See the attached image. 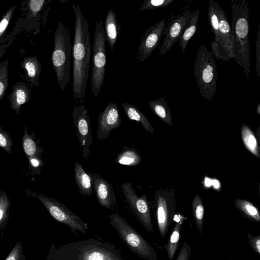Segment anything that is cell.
<instances>
[{
	"label": "cell",
	"instance_id": "cell-1",
	"mask_svg": "<svg viewBox=\"0 0 260 260\" xmlns=\"http://www.w3.org/2000/svg\"><path fill=\"white\" fill-rule=\"evenodd\" d=\"M75 16V34L72 54L73 96L75 100L84 101L88 79L91 55L89 23L80 6L72 5Z\"/></svg>",
	"mask_w": 260,
	"mask_h": 260
},
{
	"label": "cell",
	"instance_id": "cell-2",
	"mask_svg": "<svg viewBox=\"0 0 260 260\" xmlns=\"http://www.w3.org/2000/svg\"><path fill=\"white\" fill-rule=\"evenodd\" d=\"M47 260H125L113 244L90 238L51 248Z\"/></svg>",
	"mask_w": 260,
	"mask_h": 260
},
{
	"label": "cell",
	"instance_id": "cell-3",
	"mask_svg": "<svg viewBox=\"0 0 260 260\" xmlns=\"http://www.w3.org/2000/svg\"><path fill=\"white\" fill-rule=\"evenodd\" d=\"M231 32L234 39V58L247 78L250 73L249 41V10L245 0L231 1Z\"/></svg>",
	"mask_w": 260,
	"mask_h": 260
},
{
	"label": "cell",
	"instance_id": "cell-4",
	"mask_svg": "<svg viewBox=\"0 0 260 260\" xmlns=\"http://www.w3.org/2000/svg\"><path fill=\"white\" fill-rule=\"evenodd\" d=\"M72 48L70 30L60 21L54 34L51 61L59 88L65 91L70 82Z\"/></svg>",
	"mask_w": 260,
	"mask_h": 260
},
{
	"label": "cell",
	"instance_id": "cell-5",
	"mask_svg": "<svg viewBox=\"0 0 260 260\" xmlns=\"http://www.w3.org/2000/svg\"><path fill=\"white\" fill-rule=\"evenodd\" d=\"M194 74L201 96L211 101L216 93L217 67L214 56L205 44L198 50Z\"/></svg>",
	"mask_w": 260,
	"mask_h": 260
},
{
	"label": "cell",
	"instance_id": "cell-6",
	"mask_svg": "<svg viewBox=\"0 0 260 260\" xmlns=\"http://www.w3.org/2000/svg\"><path fill=\"white\" fill-rule=\"evenodd\" d=\"M109 218L110 224L132 252L145 259L157 260V256L153 247L124 218L117 213L110 215Z\"/></svg>",
	"mask_w": 260,
	"mask_h": 260
},
{
	"label": "cell",
	"instance_id": "cell-7",
	"mask_svg": "<svg viewBox=\"0 0 260 260\" xmlns=\"http://www.w3.org/2000/svg\"><path fill=\"white\" fill-rule=\"evenodd\" d=\"M106 41L104 22L100 18L96 22L92 46L91 87V93L95 98L101 91L105 79Z\"/></svg>",
	"mask_w": 260,
	"mask_h": 260
},
{
	"label": "cell",
	"instance_id": "cell-8",
	"mask_svg": "<svg viewBox=\"0 0 260 260\" xmlns=\"http://www.w3.org/2000/svg\"><path fill=\"white\" fill-rule=\"evenodd\" d=\"M33 193L56 221L69 226L73 232L78 231L82 234L85 233L88 228L87 223L64 204L44 194Z\"/></svg>",
	"mask_w": 260,
	"mask_h": 260
},
{
	"label": "cell",
	"instance_id": "cell-9",
	"mask_svg": "<svg viewBox=\"0 0 260 260\" xmlns=\"http://www.w3.org/2000/svg\"><path fill=\"white\" fill-rule=\"evenodd\" d=\"M156 217L159 233L164 238L174 220L176 209L175 193L172 188L159 189L154 196Z\"/></svg>",
	"mask_w": 260,
	"mask_h": 260
},
{
	"label": "cell",
	"instance_id": "cell-10",
	"mask_svg": "<svg viewBox=\"0 0 260 260\" xmlns=\"http://www.w3.org/2000/svg\"><path fill=\"white\" fill-rule=\"evenodd\" d=\"M234 39L231 25L221 8L219 11L218 35L216 40L211 43V53L214 58L226 61L234 58Z\"/></svg>",
	"mask_w": 260,
	"mask_h": 260
},
{
	"label": "cell",
	"instance_id": "cell-11",
	"mask_svg": "<svg viewBox=\"0 0 260 260\" xmlns=\"http://www.w3.org/2000/svg\"><path fill=\"white\" fill-rule=\"evenodd\" d=\"M121 188L127 203L138 220L146 230L153 234L150 209L146 195L139 197L131 183H122Z\"/></svg>",
	"mask_w": 260,
	"mask_h": 260
},
{
	"label": "cell",
	"instance_id": "cell-12",
	"mask_svg": "<svg viewBox=\"0 0 260 260\" xmlns=\"http://www.w3.org/2000/svg\"><path fill=\"white\" fill-rule=\"evenodd\" d=\"M72 116L78 141L82 149V156L87 160L90 153L89 147L92 143L91 128L88 111L84 105L75 106L73 109Z\"/></svg>",
	"mask_w": 260,
	"mask_h": 260
},
{
	"label": "cell",
	"instance_id": "cell-13",
	"mask_svg": "<svg viewBox=\"0 0 260 260\" xmlns=\"http://www.w3.org/2000/svg\"><path fill=\"white\" fill-rule=\"evenodd\" d=\"M192 12L189 10L184 11L176 17L172 16L171 20L164 31L165 38L159 47L160 55H165L178 41L185 26L190 21Z\"/></svg>",
	"mask_w": 260,
	"mask_h": 260
},
{
	"label": "cell",
	"instance_id": "cell-14",
	"mask_svg": "<svg viewBox=\"0 0 260 260\" xmlns=\"http://www.w3.org/2000/svg\"><path fill=\"white\" fill-rule=\"evenodd\" d=\"M166 26L165 18L148 27L144 33L137 53V57L140 61H144L149 57L157 47L164 35Z\"/></svg>",
	"mask_w": 260,
	"mask_h": 260
},
{
	"label": "cell",
	"instance_id": "cell-15",
	"mask_svg": "<svg viewBox=\"0 0 260 260\" xmlns=\"http://www.w3.org/2000/svg\"><path fill=\"white\" fill-rule=\"evenodd\" d=\"M121 123L117 104L115 102L109 103L98 116L97 138L100 141L106 139L113 129L120 126Z\"/></svg>",
	"mask_w": 260,
	"mask_h": 260
},
{
	"label": "cell",
	"instance_id": "cell-16",
	"mask_svg": "<svg viewBox=\"0 0 260 260\" xmlns=\"http://www.w3.org/2000/svg\"><path fill=\"white\" fill-rule=\"evenodd\" d=\"M93 187L99 203L103 207L113 210L117 205L112 185L99 174L89 172Z\"/></svg>",
	"mask_w": 260,
	"mask_h": 260
},
{
	"label": "cell",
	"instance_id": "cell-17",
	"mask_svg": "<svg viewBox=\"0 0 260 260\" xmlns=\"http://www.w3.org/2000/svg\"><path fill=\"white\" fill-rule=\"evenodd\" d=\"M24 18H21L22 28L35 34L40 31L41 13L46 3L45 0H30L26 1Z\"/></svg>",
	"mask_w": 260,
	"mask_h": 260
},
{
	"label": "cell",
	"instance_id": "cell-18",
	"mask_svg": "<svg viewBox=\"0 0 260 260\" xmlns=\"http://www.w3.org/2000/svg\"><path fill=\"white\" fill-rule=\"evenodd\" d=\"M31 98V89L24 82L20 81L14 85L9 95L10 108L17 115H19L21 106L28 102Z\"/></svg>",
	"mask_w": 260,
	"mask_h": 260
},
{
	"label": "cell",
	"instance_id": "cell-19",
	"mask_svg": "<svg viewBox=\"0 0 260 260\" xmlns=\"http://www.w3.org/2000/svg\"><path fill=\"white\" fill-rule=\"evenodd\" d=\"M20 66L25 71L24 76L27 81L31 85L36 87H39L41 64L37 56H25Z\"/></svg>",
	"mask_w": 260,
	"mask_h": 260
},
{
	"label": "cell",
	"instance_id": "cell-20",
	"mask_svg": "<svg viewBox=\"0 0 260 260\" xmlns=\"http://www.w3.org/2000/svg\"><path fill=\"white\" fill-rule=\"evenodd\" d=\"M104 26L106 40L111 50H113L120 28V26L117 23L116 13L113 10L108 11Z\"/></svg>",
	"mask_w": 260,
	"mask_h": 260
},
{
	"label": "cell",
	"instance_id": "cell-21",
	"mask_svg": "<svg viewBox=\"0 0 260 260\" xmlns=\"http://www.w3.org/2000/svg\"><path fill=\"white\" fill-rule=\"evenodd\" d=\"M74 177L79 192L84 196H90L92 187L91 178L78 162L75 164Z\"/></svg>",
	"mask_w": 260,
	"mask_h": 260
},
{
	"label": "cell",
	"instance_id": "cell-22",
	"mask_svg": "<svg viewBox=\"0 0 260 260\" xmlns=\"http://www.w3.org/2000/svg\"><path fill=\"white\" fill-rule=\"evenodd\" d=\"M122 107L128 118L140 123L147 132L150 133L154 132V128L148 119L138 108L127 103H122Z\"/></svg>",
	"mask_w": 260,
	"mask_h": 260
},
{
	"label": "cell",
	"instance_id": "cell-23",
	"mask_svg": "<svg viewBox=\"0 0 260 260\" xmlns=\"http://www.w3.org/2000/svg\"><path fill=\"white\" fill-rule=\"evenodd\" d=\"M149 106L152 111L159 118L170 126L172 125V117L171 110L165 97L150 101Z\"/></svg>",
	"mask_w": 260,
	"mask_h": 260
},
{
	"label": "cell",
	"instance_id": "cell-24",
	"mask_svg": "<svg viewBox=\"0 0 260 260\" xmlns=\"http://www.w3.org/2000/svg\"><path fill=\"white\" fill-rule=\"evenodd\" d=\"M199 15V10H197L192 12L190 21L185 26L178 40L179 45L183 53L184 52L188 41L196 32Z\"/></svg>",
	"mask_w": 260,
	"mask_h": 260
},
{
	"label": "cell",
	"instance_id": "cell-25",
	"mask_svg": "<svg viewBox=\"0 0 260 260\" xmlns=\"http://www.w3.org/2000/svg\"><path fill=\"white\" fill-rule=\"evenodd\" d=\"M142 158L136 149L125 145L122 151L115 158V161L120 165L127 166H134L141 162Z\"/></svg>",
	"mask_w": 260,
	"mask_h": 260
},
{
	"label": "cell",
	"instance_id": "cell-26",
	"mask_svg": "<svg viewBox=\"0 0 260 260\" xmlns=\"http://www.w3.org/2000/svg\"><path fill=\"white\" fill-rule=\"evenodd\" d=\"M241 135L243 143L248 151L257 158L260 157L257 140L252 130L245 123L241 126Z\"/></svg>",
	"mask_w": 260,
	"mask_h": 260
},
{
	"label": "cell",
	"instance_id": "cell-27",
	"mask_svg": "<svg viewBox=\"0 0 260 260\" xmlns=\"http://www.w3.org/2000/svg\"><path fill=\"white\" fill-rule=\"evenodd\" d=\"M234 204L246 218L255 222H260V213L258 208L249 201L236 199Z\"/></svg>",
	"mask_w": 260,
	"mask_h": 260
},
{
	"label": "cell",
	"instance_id": "cell-28",
	"mask_svg": "<svg viewBox=\"0 0 260 260\" xmlns=\"http://www.w3.org/2000/svg\"><path fill=\"white\" fill-rule=\"evenodd\" d=\"M183 221V217L182 216L179 221L176 222L170 235L167 243L164 245L169 260H173L178 247Z\"/></svg>",
	"mask_w": 260,
	"mask_h": 260
},
{
	"label": "cell",
	"instance_id": "cell-29",
	"mask_svg": "<svg viewBox=\"0 0 260 260\" xmlns=\"http://www.w3.org/2000/svg\"><path fill=\"white\" fill-rule=\"evenodd\" d=\"M24 132L22 144L23 150L27 157H29L37 155H42L44 150L38 145L40 140H38L37 142L35 141V133L32 131L31 134L29 135L27 131V126L25 127Z\"/></svg>",
	"mask_w": 260,
	"mask_h": 260
},
{
	"label": "cell",
	"instance_id": "cell-30",
	"mask_svg": "<svg viewBox=\"0 0 260 260\" xmlns=\"http://www.w3.org/2000/svg\"><path fill=\"white\" fill-rule=\"evenodd\" d=\"M192 211L196 225L199 233L201 234L203 228L204 207L199 194H196L193 199Z\"/></svg>",
	"mask_w": 260,
	"mask_h": 260
},
{
	"label": "cell",
	"instance_id": "cell-31",
	"mask_svg": "<svg viewBox=\"0 0 260 260\" xmlns=\"http://www.w3.org/2000/svg\"><path fill=\"white\" fill-rule=\"evenodd\" d=\"M10 202L6 193L0 190V230L2 231L5 229L9 218V209Z\"/></svg>",
	"mask_w": 260,
	"mask_h": 260
},
{
	"label": "cell",
	"instance_id": "cell-32",
	"mask_svg": "<svg viewBox=\"0 0 260 260\" xmlns=\"http://www.w3.org/2000/svg\"><path fill=\"white\" fill-rule=\"evenodd\" d=\"M16 7H10L2 16L0 19V45L7 42L6 38V30L13 17Z\"/></svg>",
	"mask_w": 260,
	"mask_h": 260
},
{
	"label": "cell",
	"instance_id": "cell-33",
	"mask_svg": "<svg viewBox=\"0 0 260 260\" xmlns=\"http://www.w3.org/2000/svg\"><path fill=\"white\" fill-rule=\"evenodd\" d=\"M9 61L6 59L0 63V101L4 97L9 86Z\"/></svg>",
	"mask_w": 260,
	"mask_h": 260
},
{
	"label": "cell",
	"instance_id": "cell-34",
	"mask_svg": "<svg viewBox=\"0 0 260 260\" xmlns=\"http://www.w3.org/2000/svg\"><path fill=\"white\" fill-rule=\"evenodd\" d=\"M174 0H145L140 8V11L156 9L166 7Z\"/></svg>",
	"mask_w": 260,
	"mask_h": 260
},
{
	"label": "cell",
	"instance_id": "cell-35",
	"mask_svg": "<svg viewBox=\"0 0 260 260\" xmlns=\"http://www.w3.org/2000/svg\"><path fill=\"white\" fill-rule=\"evenodd\" d=\"M13 140L9 133L0 126V146L8 154L12 153Z\"/></svg>",
	"mask_w": 260,
	"mask_h": 260
},
{
	"label": "cell",
	"instance_id": "cell-36",
	"mask_svg": "<svg viewBox=\"0 0 260 260\" xmlns=\"http://www.w3.org/2000/svg\"><path fill=\"white\" fill-rule=\"evenodd\" d=\"M40 155H34L27 157L28 159L29 169L32 173L37 175L41 173V169L44 166V162Z\"/></svg>",
	"mask_w": 260,
	"mask_h": 260
},
{
	"label": "cell",
	"instance_id": "cell-37",
	"mask_svg": "<svg viewBox=\"0 0 260 260\" xmlns=\"http://www.w3.org/2000/svg\"><path fill=\"white\" fill-rule=\"evenodd\" d=\"M5 260H25L21 242H18L15 244Z\"/></svg>",
	"mask_w": 260,
	"mask_h": 260
},
{
	"label": "cell",
	"instance_id": "cell-38",
	"mask_svg": "<svg viewBox=\"0 0 260 260\" xmlns=\"http://www.w3.org/2000/svg\"><path fill=\"white\" fill-rule=\"evenodd\" d=\"M256 41V74L260 77V24H258Z\"/></svg>",
	"mask_w": 260,
	"mask_h": 260
},
{
	"label": "cell",
	"instance_id": "cell-39",
	"mask_svg": "<svg viewBox=\"0 0 260 260\" xmlns=\"http://www.w3.org/2000/svg\"><path fill=\"white\" fill-rule=\"evenodd\" d=\"M191 248L189 244L185 242L175 260H189Z\"/></svg>",
	"mask_w": 260,
	"mask_h": 260
},
{
	"label": "cell",
	"instance_id": "cell-40",
	"mask_svg": "<svg viewBox=\"0 0 260 260\" xmlns=\"http://www.w3.org/2000/svg\"><path fill=\"white\" fill-rule=\"evenodd\" d=\"M248 238L249 243L251 248L255 252L258 254H260V235L253 236L250 234H248Z\"/></svg>",
	"mask_w": 260,
	"mask_h": 260
},
{
	"label": "cell",
	"instance_id": "cell-41",
	"mask_svg": "<svg viewBox=\"0 0 260 260\" xmlns=\"http://www.w3.org/2000/svg\"><path fill=\"white\" fill-rule=\"evenodd\" d=\"M14 38L10 39L7 43H5L0 45V59L4 55L6 52V49L10 46L13 43Z\"/></svg>",
	"mask_w": 260,
	"mask_h": 260
},
{
	"label": "cell",
	"instance_id": "cell-42",
	"mask_svg": "<svg viewBox=\"0 0 260 260\" xmlns=\"http://www.w3.org/2000/svg\"><path fill=\"white\" fill-rule=\"evenodd\" d=\"M256 112L258 115H260V104H258L257 106Z\"/></svg>",
	"mask_w": 260,
	"mask_h": 260
},
{
	"label": "cell",
	"instance_id": "cell-43",
	"mask_svg": "<svg viewBox=\"0 0 260 260\" xmlns=\"http://www.w3.org/2000/svg\"><path fill=\"white\" fill-rule=\"evenodd\" d=\"M0 248H1V245H0Z\"/></svg>",
	"mask_w": 260,
	"mask_h": 260
}]
</instances>
